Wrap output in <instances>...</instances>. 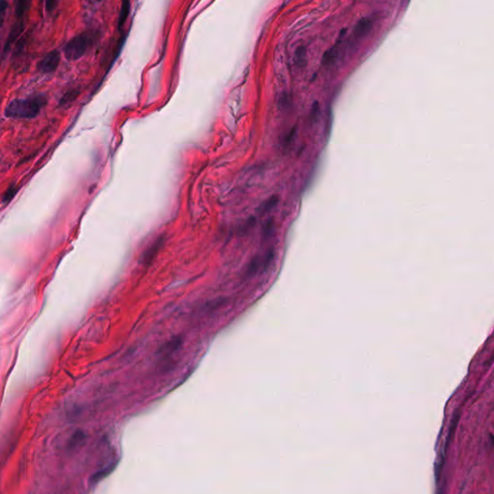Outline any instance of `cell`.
<instances>
[{
  "instance_id": "obj_13",
  "label": "cell",
  "mask_w": 494,
  "mask_h": 494,
  "mask_svg": "<svg viewBox=\"0 0 494 494\" xmlns=\"http://www.w3.org/2000/svg\"><path fill=\"white\" fill-rule=\"evenodd\" d=\"M6 8H7V2L6 0H1V5H0V10H1V16H2V23H3V18L5 16V11H6Z\"/></svg>"
},
{
  "instance_id": "obj_12",
  "label": "cell",
  "mask_w": 494,
  "mask_h": 494,
  "mask_svg": "<svg viewBox=\"0 0 494 494\" xmlns=\"http://www.w3.org/2000/svg\"><path fill=\"white\" fill-rule=\"evenodd\" d=\"M78 93H79V92H78L77 90H74V91H71V92H69V93H68L67 95H65L64 99H63V101H64V102H69V100H72V99H74V98L77 97V95H78Z\"/></svg>"
},
{
  "instance_id": "obj_1",
  "label": "cell",
  "mask_w": 494,
  "mask_h": 494,
  "mask_svg": "<svg viewBox=\"0 0 494 494\" xmlns=\"http://www.w3.org/2000/svg\"><path fill=\"white\" fill-rule=\"evenodd\" d=\"M47 104L45 96L13 100L5 108V116L11 119H33Z\"/></svg>"
},
{
  "instance_id": "obj_10",
  "label": "cell",
  "mask_w": 494,
  "mask_h": 494,
  "mask_svg": "<svg viewBox=\"0 0 494 494\" xmlns=\"http://www.w3.org/2000/svg\"><path fill=\"white\" fill-rule=\"evenodd\" d=\"M16 192H17V188H16V186L9 187L8 189L6 191V192L4 193V195H3V203L9 202L10 200L12 199V198L16 195Z\"/></svg>"
},
{
  "instance_id": "obj_3",
  "label": "cell",
  "mask_w": 494,
  "mask_h": 494,
  "mask_svg": "<svg viewBox=\"0 0 494 494\" xmlns=\"http://www.w3.org/2000/svg\"><path fill=\"white\" fill-rule=\"evenodd\" d=\"M61 54L58 50H52L48 52L38 64V70L43 73H51L55 72L60 64Z\"/></svg>"
},
{
  "instance_id": "obj_5",
  "label": "cell",
  "mask_w": 494,
  "mask_h": 494,
  "mask_svg": "<svg viewBox=\"0 0 494 494\" xmlns=\"http://www.w3.org/2000/svg\"><path fill=\"white\" fill-rule=\"evenodd\" d=\"M30 4L31 0H16V16L18 21V23H16L17 25L23 26V20L29 10Z\"/></svg>"
},
{
  "instance_id": "obj_14",
  "label": "cell",
  "mask_w": 494,
  "mask_h": 494,
  "mask_svg": "<svg viewBox=\"0 0 494 494\" xmlns=\"http://www.w3.org/2000/svg\"><path fill=\"white\" fill-rule=\"evenodd\" d=\"M96 1H102V0H96Z\"/></svg>"
},
{
  "instance_id": "obj_6",
  "label": "cell",
  "mask_w": 494,
  "mask_h": 494,
  "mask_svg": "<svg viewBox=\"0 0 494 494\" xmlns=\"http://www.w3.org/2000/svg\"><path fill=\"white\" fill-rule=\"evenodd\" d=\"M130 13V0H122V5L120 9L119 17H118V28L119 30L125 25L128 16Z\"/></svg>"
},
{
  "instance_id": "obj_11",
  "label": "cell",
  "mask_w": 494,
  "mask_h": 494,
  "mask_svg": "<svg viewBox=\"0 0 494 494\" xmlns=\"http://www.w3.org/2000/svg\"><path fill=\"white\" fill-rule=\"evenodd\" d=\"M58 0H46V10L48 13H51L57 7Z\"/></svg>"
},
{
  "instance_id": "obj_8",
  "label": "cell",
  "mask_w": 494,
  "mask_h": 494,
  "mask_svg": "<svg viewBox=\"0 0 494 494\" xmlns=\"http://www.w3.org/2000/svg\"><path fill=\"white\" fill-rule=\"evenodd\" d=\"M85 433L82 430H77L72 435V438L69 440L68 448L70 450H73L77 447L80 446V444L85 440Z\"/></svg>"
},
{
  "instance_id": "obj_9",
  "label": "cell",
  "mask_w": 494,
  "mask_h": 494,
  "mask_svg": "<svg viewBox=\"0 0 494 494\" xmlns=\"http://www.w3.org/2000/svg\"><path fill=\"white\" fill-rule=\"evenodd\" d=\"M114 467H115V463L104 467V469H102V470L98 471L91 477V482L93 484H96L98 482H100L101 480L105 478L107 475H109L114 469Z\"/></svg>"
},
{
  "instance_id": "obj_4",
  "label": "cell",
  "mask_w": 494,
  "mask_h": 494,
  "mask_svg": "<svg viewBox=\"0 0 494 494\" xmlns=\"http://www.w3.org/2000/svg\"><path fill=\"white\" fill-rule=\"evenodd\" d=\"M163 243H164L163 237H160V238L157 239L156 241H154L151 247H150L148 250H146V252H145V254H144V263H146V264L150 263V261H151V260L155 258V256L159 253V251H160V248H161Z\"/></svg>"
},
{
  "instance_id": "obj_7",
  "label": "cell",
  "mask_w": 494,
  "mask_h": 494,
  "mask_svg": "<svg viewBox=\"0 0 494 494\" xmlns=\"http://www.w3.org/2000/svg\"><path fill=\"white\" fill-rule=\"evenodd\" d=\"M181 346H182V340L178 337L174 338L165 344L163 347H161L160 351V355L172 354L174 351H178L181 348Z\"/></svg>"
},
{
  "instance_id": "obj_2",
  "label": "cell",
  "mask_w": 494,
  "mask_h": 494,
  "mask_svg": "<svg viewBox=\"0 0 494 494\" xmlns=\"http://www.w3.org/2000/svg\"><path fill=\"white\" fill-rule=\"evenodd\" d=\"M96 40V36L93 32L86 31L73 37L69 41L64 48V55L69 61H77L85 55Z\"/></svg>"
}]
</instances>
